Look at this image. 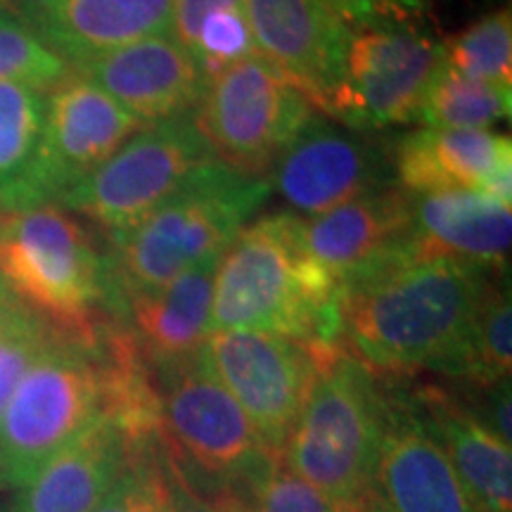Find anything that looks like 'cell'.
<instances>
[{
    "label": "cell",
    "mask_w": 512,
    "mask_h": 512,
    "mask_svg": "<svg viewBox=\"0 0 512 512\" xmlns=\"http://www.w3.org/2000/svg\"><path fill=\"white\" fill-rule=\"evenodd\" d=\"M55 337L57 332L50 330L41 318H31L29 323L0 337V413L27 368Z\"/></svg>",
    "instance_id": "cell-32"
},
{
    "label": "cell",
    "mask_w": 512,
    "mask_h": 512,
    "mask_svg": "<svg viewBox=\"0 0 512 512\" xmlns=\"http://www.w3.org/2000/svg\"><path fill=\"white\" fill-rule=\"evenodd\" d=\"M143 126L93 81L72 72L46 93L41 143L15 209L60 204Z\"/></svg>",
    "instance_id": "cell-11"
},
{
    "label": "cell",
    "mask_w": 512,
    "mask_h": 512,
    "mask_svg": "<svg viewBox=\"0 0 512 512\" xmlns=\"http://www.w3.org/2000/svg\"><path fill=\"white\" fill-rule=\"evenodd\" d=\"M245 0H174L171 34L192 55L202 22L221 10H242Z\"/></svg>",
    "instance_id": "cell-34"
},
{
    "label": "cell",
    "mask_w": 512,
    "mask_h": 512,
    "mask_svg": "<svg viewBox=\"0 0 512 512\" xmlns=\"http://www.w3.org/2000/svg\"><path fill=\"white\" fill-rule=\"evenodd\" d=\"M271 188L302 214L318 216L394 185L392 150L361 128L313 112L271 169Z\"/></svg>",
    "instance_id": "cell-13"
},
{
    "label": "cell",
    "mask_w": 512,
    "mask_h": 512,
    "mask_svg": "<svg viewBox=\"0 0 512 512\" xmlns=\"http://www.w3.org/2000/svg\"><path fill=\"white\" fill-rule=\"evenodd\" d=\"M420 8L366 0L351 12L342 72L325 117L351 128L413 124L441 64V46L415 17Z\"/></svg>",
    "instance_id": "cell-7"
},
{
    "label": "cell",
    "mask_w": 512,
    "mask_h": 512,
    "mask_svg": "<svg viewBox=\"0 0 512 512\" xmlns=\"http://www.w3.org/2000/svg\"><path fill=\"white\" fill-rule=\"evenodd\" d=\"M155 377L159 434L197 486L202 477L211 491H242L278 456L259 439L204 351Z\"/></svg>",
    "instance_id": "cell-8"
},
{
    "label": "cell",
    "mask_w": 512,
    "mask_h": 512,
    "mask_svg": "<svg viewBox=\"0 0 512 512\" xmlns=\"http://www.w3.org/2000/svg\"><path fill=\"white\" fill-rule=\"evenodd\" d=\"M74 69L22 24L0 22V81L48 93Z\"/></svg>",
    "instance_id": "cell-28"
},
{
    "label": "cell",
    "mask_w": 512,
    "mask_h": 512,
    "mask_svg": "<svg viewBox=\"0 0 512 512\" xmlns=\"http://www.w3.org/2000/svg\"><path fill=\"white\" fill-rule=\"evenodd\" d=\"M57 3H60V0H17V5L24 12V17H27L29 29L34 31L36 36H38V29L43 27V22L53 15Z\"/></svg>",
    "instance_id": "cell-36"
},
{
    "label": "cell",
    "mask_w": 512,
    "mask_h": 512,
    "mask_svg": "<svg viewBox=\"0 0 512 512\" xmlns=\"http://www.w3.org/2000/svg\"><path fill=\"white\" fill-rule=\"evenodd\" d=\"M373 496L387 512H477L444 448L406 396H389Z\"/></svg>",
    "instance_id": "cell-16"
},
{
    "label": "cell",
    "mask_w": 512,
    "mask_h": 512,
    "mask_svg": "<svg viewBox=\"0 0 512 512\" xmlns=\"http://www.w3.org/2000/svg\"><path fill=\"white\" fill-rule=\"evenodd\" d=\"M72 69L143 124L188 117L207 83L200 64L174 34L143 38Z\"/></svg>",
    "instance_id": "cell-15"
},
{
    "label": "cell",
    "mask_w": 512,
    "mask_h": 512,
    "mask_svg": "<svg viewBox=\"0 0 512 512\" xmlns=\"http://www.w3.org/2000/svg\"><path fill=\"white\" fill-rule=\"evenodd\" d=\"M252 512H337L316 486L287 470L278 456L240 491Z\"/></svg>",
    "instance_id": "cell-30"
},
{
    "label": "cell",
    "mask_w": 512,
    "mask_h": 512,
    "mask_svg": "<svg viewBox=\"0 0 512 512\" xmlns=\"http://www.w3.org/2000/svg\"><path fill=\"white\" fill-rule=\"evenodd\" d=\"M512 370V309L510 290L501 280H491L472 318L458 361L448 377L475 389L510 382Z\"/></svg>",
    "instance_id": "cell-25"
},
{
    "label": "cell",
    "mask_w": 512,
    "mask_h": 512,
    "mask_svg": "<svg viewBox=\"0 0 512 512\" xmlns=\"http://www.w3.org/2000/svg\"><path fill=\"white\" fill-rule=\"evenodd\" d=\"M131 446L117 422L102 415L17 491L12 512H95Z\"/></svg>",
    "instance_id": "cell-22"
},
{
    "label": "cell",
    "mask_w": 512,
    "mask_h": 512,
    "mask_svg": "<svg viewBox=\"0 0 512 512\" xmlns=\"http://www.w3.org/2000/svg\"><path fill=\"white\" fill-rule=\"evenodd\" d=\"M204 356L264 446L280 453L316 377V347L271 332L219 330Z\"/></svg>",
    "instance_id": "cell-12"
},
{
    "label": "cell",
    "mask_w": 512,
    "mask_h": 512,
    "mask_svg": "<svg viewBox=\"0 0 512 512\" xmlns=\"http://www.w3.org/2000/svg\"><path fill=\"white\" fill-rule=\"evenodd\" d=\"M31 318H36L27 306L12 294L8 287L0 283V337L8 335V332L17 330L19 325L29 323Z\"/></svg>",
    "instance_id": "cell-35"
},
{
    "label": "cell",
    "mask_w": 512,
    "mask_h": 512,
    "mask_svg": "<svg viewBox=\"0 0 512 512\" xmlns=\"http://www.w3.org/2000/svg\"><path fill=\"white\" fill-rule=\"evenodd\" d=\"M46 119V93L0 81V209H15L34 166Z\"/></svg>",
    "instance_id": "cell-26"
},
{
    "label": "cell",
    "mask_w": 512,
    "mask_h": 512,
    "mask_svg": "<svg viewBox=\"0 0 512 512\" xmlns=\"http://www.w3.org/2000/svg\"><path fill=\"white\" fill-rule=\"evenodd\" d=\"M313 347L316 377L278 458L344 508L373 494L389 392L344 342Z\"/></svg>",
    "instance_id": "cell-4"
},
{
    "label": "cell",
    "mask_w": 512,
    "mask_h": 512,
    "mask_svg": "<svg viewBox=\"0 0 512 512\" xmlns=\"http://www.w3.org/2000/svg\"><path fill=\"white\" fill-rule=\"evenodd\" d=\"M256 55L273 64L311 107L328 112L342 72L349 17L339 0H245Z\"/></svg>",
    "instance_id": "cell-14"
},
{
    "label": "cell",
    "mask_w": 512,
    "mask_h": 512,
    "mask_svg": "<svg viewBox=\"0 0 512 512\" xmlns=\"http://www.w3.org/2000/svg\"><path fill=\"white\" fill-rule=\"evenodd\" d=\"M249 55H256V46L245 8L221 10L204 19L192 50V60L200 64L204 79Z\"/></svg>",
    "instance_id": "cell-31"
},
{
    "label": "cell",
    "mask_w": 512,
    "mask_h": 512,
    "mask_svg": "<svg viewBox=\"0 0 512 512\" xmlns=\"http://www.w3.org/2000/svg\"><path fill=\"white\" fill-rule=\"evenodd\" d=\"M389 3L406 5V8H425V0H389Z\"/></svg>",
    "instance_id": "cell-40"
},
{
    "label": "cell",
    "mask_w": 512,
    "mask_h": 512,
    "mask_svg": "<svg viewBox=\"0 0 512 512\" xmlns=\"http://www.w3.org/2000/svg\"><path fill=\"white\" fill-rule=\"evenodd\" d=\"M171 22L174 0H60L38 38L76 67L143 38L171 34Z\"/></svg>",
    "instance_id": "cell-23"
},
{
    "label": "cell",
    "mask_w": 512,
    "mask_h": 512,
    "mask_svg": "<svg viewBox=\"0 0 512 512\" xmlns=\"http://www.w3.org/2000/svg\"><path fill=\"white\" fill-rule=\"evenodd\" d=\"M337 280L304 245V219L261 216L223 249L214 273L209 335L256 330L306 344L342 342Z\"/></svg>",
    "instance_id": "cell-2"
},
{
    "label": "cell",
    "mask_w": 512,
    "mask_h": 512,
    "mask_svg": "<svg viewBox=\"0 0 512 512\" xmlns=\"http://www.w3.org/2000/svg\"><path fill=\"white\" fill-rule=\"evenodd\" d=\"M441 60L470 79L512 88V15L501 8L441 43Z\"/></svg>",
    "instance_id": "cell-27"
},
{
    "label": "cell",
    "mask_w": 512,
    "mask_h": 512,
    "mask_svg": "<svg viewBox=\"0 0 512 512\" xmlns=\"http://www.w3.org/2000/svg\"><path fill=\"white\" fill-rule=\"evenodd\" d=\"M512 238V204L484 190L413 195L411 247L491 273H503Z\"/></svg>",
    "instance_id": "cell-19"
},
{
    "label": "cell",
    "mask_w": 512,
    "mask_h": 512,
    "mask_svg": "<svg viewBox=\"0 0 512 512\" xmlns=\"http://www.w3.org/2000/svg\"><path fill=\"white\" fill-rule=\"evenodd\" d=\"M413 195L399 185L368 192L342 207L304 221V245L337 280L339 290L356 275L411 242Z\"/></svg>",
    "instance_id": "cell-18"
},
{
    "label": "cell",
    "mask_w": 512,
    "mask_h": 512,
    "mask_svg": "<svg viewBox=\"0 0 512 512\" xmlns=\"http://www.w3.org/2000/svg\"><path fill=\"white\" fill-rule=\"evenodd\" d=\"M337 512H387V510H384L382 505L377 503V498L370 494L366 498H361V501L344 505V508H337Z\"/></svg>",
    "instance_id": "cell-39"
},
{
    "label": "cell",
    "mask_w": 512,
    "mask_h": 512,
    "mask_svg": "<svg viewBox=\"0 0 512 512\" xmlns=\"http://www.w3.org/2000/svg\"><path fill=\"white\" fill-rule=\"evenodd\" d=\"M0 22L22 24V27L29 29L27 17H24L22 8H19V5H17V0H0Z\"/></svg>",
    "instance_id": "cell-38"
},
{
    "label": "cell",
    "mask_w": 512,
    "mask_h": 512,
    "mask_svg": "<svg viewBox=\"0 0 512 512\" xmlns=\"http://www.w3.org/2000/svg\"><path fill=\"white\" fill-rule=\"evenodd\" d=\"M214 162L192 117L145 124L81 185L60 200L107 235L143 221L183 183Z\"/></svg>",
    "instance_id": "cell-10"
},
{
    "label": "cell",
    "mask_w": 512,
    "mask_h": 512,
    "mask_svg": "<svg viewBox=\"0 0 512 512\" xmlns=\"http://www.w3.org/2000/svg\"><path fill=\"white\" fill-rule=\"evenodd\" d=\"M95 512H164L159 479V434L131 446L128 460Z\"/></svg>",
    "instance_id": "cell-29"
},
{
    "label": "cell",
    "mask_w": 512,
    "mask_h": 512,
    "mask_svg": "<svg viewBox=\"0 0 512 512\" xmlns=\"http://www.w3.org/2000/svg\"><path fill=\"white\" fill-rule=\"evenodd\" d=\"M268 178H249L211 162L136 226L107 235V313L162 290L178 275L223 254L271 195Z\"/></svg>",
    "instance_id": "cell-3"
},
{
    "label": "cell",
    "mask_w": 512,
    "mask_h": 512,
    "mask_svg": "<svg viewBox=\"0 0 512 512\" xmlns=\"http://www.w3.org/2000/svg\"><path fill=\"white\" fill-rule=\"evenodd\" d=\"M159 479H162V510L164 512H214L211 496L202 494L178 458L164 444L159 434Z\"/></svg>",
    "instance_id": "cell-33"
},
{
    "label": "cell",
    "mask_w": 512,
    "mask_h": 512,
    "mask_svg": "<svg viewBox=\"0 0 512 512\" xmlns=\"http://www.w3.org/2000/svg\"><path fill=\"white\" fill-rule=\"evenodd\" d=\"M311 114L302 91L264 57L249 55L207 79L190 117L214 162L235 174L268 178Z\"/></svg>",
    "instance_id": "cell-9"
},
{
    "label": "cell",
    "mask_w": 512,
    "mask_h": 512,
    "mask_svg": "<svg viewBox=\"0 0 512 512\" xmlns=\"http://www.w3.org/2000/svg\"><path fill=\"white\" fill-rule=\"evenodd\" d=\"M491 275L444 256H422L408 242L342 287L344 347L380 373L448 375Z\"/></svg>",
    "instance_id": "cell-1"
},
{
    "label": "cell",
    "mask_w": 512,
    "mask_h": 512,
    "mask_svg": "<svg viewBox=\"0 0 512 512\" xmlns=\"http://www.w3.org/2000/svg\"><path fill=\"white\" fill-rule=\"evenodd\" d=\"M339 3L344 5V10H347V17H349V12L354 10V8H358V5H361V3H366V0H339Z\"/></svg>",
    "instance_id": "cell-41"
},
{
    "label": "cell",
    "mask_w": 512,
    "mask_h": 512,
    "mask_svg": "<svg viewBox=\"0 0 512 512\" xmlns=\"http://www.w3.org/2000/svg\"><path fill=\"white\" fill-rule=\"evenodd\" d=\"M510 112L512 88L470 79L441 60L422 98L418 124L425 128L491 131V126L510 119Z\"/></svg>",
    "instance_id": "cell-24"
},
{
    "label": "cell",
    "mask_w": 512,
    "mask_h": 512,
    "mask_svg": "<svg viewBox=\"0 0 512 512\" xmlns=\"http://www.w3.org/2000/svg\"><path fill=\"white\" fill-rule=\"evenodd\" d=\"M0 283L57 335L98 344L105 328V259L60 204L0 209Z\"/></svg>",
    "instance_id": "cell-5"
},
{
    "label": "cell",
    "mask_w": 512,
    "mask_h": 512,
    "mask_svg": "<svg viewBox=\"0 0 512 512\" xmlns=\"http://www.w3.org/2000/svg\"><path fill=\"white\" fill-rule=\"evenodd\" d=\"M105 411L100 339L81 344L57 335L27 368L0 413V489L19 491L29 484Z\"/></svg>",
    "instance_id": "cell-6"
},
{
    "label": "cell",
    "mask_w": 512,
    "mask_h": 512,
    "mask_svg": "<svg viewBox=\"0 0 512 512\" xmlns=\"http://www.w3.org/2000/svg\"><path fill=\"white\" fill-rule=\"evenodd\" d=\"M392 166L408 195L484 190L512 204V143L503 133L418 128L394 147Z\"/></svg>",
    "instance_id": "cell-17"
},
{
    "label": "cell",
    "mask_w": 512,
    "mask_h": 512,
    "mask_svg": "<svg viewBox=\"0 0 512 512\" xmlns=\"http://www.w3.org/2000/svg\"><path fill=\"white\" fill-rule=\"evenodd\" d=\"M216 264L219 256L178 275L162 290L128 299L114 318L131 332L147 366L155 373L181 366L204 351Z\"/></svg>",
    "instance_id": "cell-20"
},
{
    "label": "cell",
    "mask_w": 512,
    "mask_h": 512,
    "mask_svg": "<svg viewBox=\"0 0 512 512\" xmlns=\"http://www.w3.org/2000/svg\"><path fill=\"white\" fill-rule=\"evenodd\" d=\"M209 496L214 503V512H252L245 496L235 489H216Z\"/></svg>",
    "instance_id": "cell-37"
},
{
    "label": "cell",
    "mask_w": 512,
    "mask_h": 512,
    "mask_svg": "<svg viewBox=\"0 0 512 512\" xmlns=\"http://www.w3.org/2000/svg\"><path fill=\"white\" fill-rule=\"evenodd\" d=\"M408 401L444 448L477 512H512L510 444L446 389L420 387Z\"/></svg>",
    "instance_id": "cell-21"
}]
</instances>
